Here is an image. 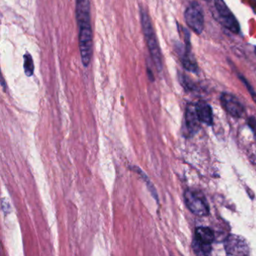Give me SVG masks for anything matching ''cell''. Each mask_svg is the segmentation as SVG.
Instances as JSON below:
<instances>
[{
    "mask_svg": "<svg viewBox=\"0 0 256 256\" xmlns=\"http://www.w3.org/2000/svg\"><path fill=\"white\" fill-rule=\"evenodd\" d=\"M76 17L81 60L83 65L87 67L93 54V32L91 27L89 0H76Z\"/></svg>",
    "mask_w": 256,
    "mask_h": 256,
    "instance_id": "6da1fadb",
    "label": "cell"
},
{
    "mask_svg": "<svg viewBox=\"0 0 256 256\" xmlns=\"http://www.w3.org/2000/svg\"><path fill=\"white\" fill-rule=\"evenodd\" d=\"M140 18H141L143 31H144V35L146 41H147L149 51L151 53V57L156 67V69L161 71L162 70V59L160 48L158 44L156 35L154 32L150 16L142 8L140 9Z\"/></svg>",
    "mask_w": 256,
    "mask_h": 256,
    "instance_id": "7a4b0ae2",
    "label": "cell"
},
{
    "mask_svg": "<svg viewBox=\"0 0 256 256\" xmlns=\"http://www.w3.org/2000/svg\"><path fill=\"white\" fill-rule=\"evenodd\" d=\"M186 205L190 211L199 217L209 214V206L205 196L196 190L188 189L184 193Z\"/></svg>",
    "mask_w": 256,
    "mask_h": 256,
    "instance_id": "3957f363",
    "label": "cell"
},
{
    "mask_svg": "<svg viewBox=\"0 0 256 256\" xmlns=\"http://www.w3.org/2000/svg\"><path fill=\"white\" fill-rule=\"evenodd\" d=\"M185 20L188 27L197 34H201L205 29V17L202 7L198 3H193L187 8Z\"/></svg>",
    "mask_w": 256,
    "mask_h": 256,
    "instance_id": "277c9868",
    "label": "cell"
},
{
    "mask_svg": "<svg viewBox=\"0 0 256 256\" xmlns=\"http://www.w3.org/2000/svg\"><path fill=\"white\" fill-rule=\"evenodd\" d=\"M215 8L220 16V23L234 33L239 32V25L235 15L223 0H214Z\"/></svg>",
    "mask_w": 256,
    "mask_h": 256,
    "instance_id": "5b68a950",
    "label": "cell"
},
{
    "mask_svg": "<svg viewBox=\"0 0 256 256\" xmlns=\"http://www.w3.org/2000/svg\"><path fill=\"white\" fill-rule=\"evenodd\" d=\"M225 249L229 256H243L250 254V247L246 239L238 235H231L227 238Z\"/></svg>",
    "mask_w": 256,
    "mask_h": 256,
    "instance_id": "8992f818",
    "label": "cell"
},
{
    "mask_svg": "<svg viewBox=\"0 0 256 256\" xmlns=\"http://www.w3.org/2000/svg\"><path fill=\"white\" fill-rule=\"evenodd\" d=\"M221 102L223 107L235 118H241L244 113V108L238 99L232 95L224 93L221 96Z\"/></svg>",
    "mask_w": 256,
    "mask_h": 256,
    "instance_id": "52a82bcc",
    "label": "cell"
},
{
    "mask_svg": "<svg viewBox=\"0 0 256 256\" xmlns=\"http://www.w3.org/2000/svg\"><path fill=\"white\" fill-rule=\"evenodd\" d=\"M200 118L197 113L195 104H189L186 111V123L189 132L195 133L200 128Z\"/></svg>",
    "mask_w": 256,
    "mask_h": 256,
    "instance_id": "ba28073f",
    "label": "cell"
},
{
    "mask_svg": "<svg viewBox=\"0 0 256 256\" xmlns=\"http://www.w3.org/2000/svg\"><path fill=\"white\" fill-rule=\"evenodd\" d=\"M197 113L200 120L207 125H211L213 123V113L210 106L205 102H198L195 104Z\"/></svg>",
    "mask_w": 256,
    "mask_h": 256,
    "instance_id": "9c48e42d",
    "label": "cell"
},
{
    "mask_svg": "<svg viewBox=\"0 0 256 256\" xmlns=\"http://www.w3.org/2000/svg\"><path fill=\"white\" fill-rule=\"evenodd\" d=\"M190 45H187V49L184 53L182 54L181 61L184 68L188 71L197 73L198 71V65L196 61L192 56L189 48Z\"/></svg>",
    "mask_w": 256,
    "mask_h": 256,
    "instance_id": "30bf717a",
    "label": "cell"
},
{
    "mask_svg": "<svg viewBox=\"0 0 256 256\" xmlns=\"http://www.w3.org/2000/svg\"><path fill=\"white\" fill-rule=\"evenodd\" d=\"M199 241L211 244L214 240V234L213 231L206 227H200L195 231V238Z\"/></svg>",
    "mask_w": 256,
    "mask_h": 256,
    "instance_id": "8fae6325",
    "label": "cell"
},
{
    "mask_svg": "<svg viewBox=\"0 0 256 256\" xmlns=\"http://www.w3.org/2000/svg\"><path fill=\"white\" fill-rule=\"evenodd\" d=\"M192 246H193V250L195 253L197 255H199V256H206V255H209L212 250L211 244L199 241L196 238L194 239Z\"/></svg>",
    "mask_w": 256,
    "mask_h": 256,
    "instance_id": "7c38bea8",
    "label": "cell"
},
{
    "mask_svg": "<svg viewBox=\"0 0 256 256\" xmlns=\"http://www.w3.org/2000/svg\"><path fill=\"white\" fill-rule=\"evenodd\" d=\"M23 69L27 76H32L34 72V63H33V57L29 53H26L23 56Z\"/></svg>",
    "mask_w": 256,
    "mask_h": 256,
    "instance_id": "4fadbf2b",
    "label": "cell"
},
{
    "mask_svg": "<svg viewBox=\"0 0 256 256\" xmlns=\"http://www.w3.org/2000/svg\"><path fill=\"white\" fill-rule=\"evenodd\" d=\"M136 171H137V173H140V176L143 177L144 181H145L146 184H147V187H148L149 190L151 191V194H152L153 196L155 197V199L157 198V193L156 191H155V188H154L153 184H151V180H149L148 177L146 176L145 173L140 170V169H137L136 168Z\"/></svg>",
    "mask_w": 256,
    "mask_h": 256,
    "instance_id": "5bb4252c",
    "label": "cell"
},
{
    "mask_svg": "<svg viewBox=\"0 0 256 256\" xmlns=\"http://www.w3.org/2000/svg\"><path fill=\"white\" fill-rule=\"evenodd\" d=\"M249 126L253 129L255 136L256 137V119H255L254 118H250V119H249Z\"/></svg>",
    "mask_w": 256,
    "mask_h": 256,
    "instance_id": "9a60e30c",
    "label": "cell"
},
{
    "mask_svg": "<svg viewBox=\"0 0 256 256\" xmlns=\"http://www.w3.org/2000/svg\"><path fill=\"white\" fill-rule=\"evenodd\" d=\"M255 53H256V48H255Z\"/></svg>",
    "mask_w": 256,
    "mask_h": 256,
    "instance_id": "2e32d148",
    "label": "cell"
},
{
    "mask_svg": "<svg viewBox=\"0 0 256 256\" xmlns=\"http://www.w3.org/2000/svg\"><path fill=\"white\" fill-rule=\"evenodd\" d=\"M253 1H254V2H256V0H253Z\"/></svg>",
    "mask_w": 256,
    "mask_h": 256,
    "instance_id": "e0dca14e",
    "label": "cell"
},
{
    "mask_svg": "<svg viewBox=\"0 0 256 256\" xmlns=\"http://www.w3.org/2000/svg\"><path fill=\"white\" fill-rule=\"evenodd\" d=\"M205 1H210V0H205Z\"/></svg>",
    "mask_w": 256,
    "mask_h": 256,
    "instance_id": "ac0fdd59",
    "label": "cell"
}]
</instances>
